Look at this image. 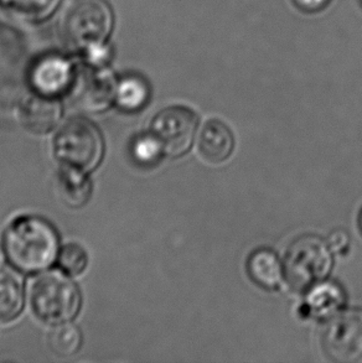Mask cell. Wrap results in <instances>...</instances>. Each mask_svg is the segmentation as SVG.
<instances>
[{
  "mask_svg": "<svg viewBox=\"0 0 362 363\" xmlns=\"http://www.w3.org/2000/svg\"><path fill=\"white\" fill-rule=\"evenodd\" d=\"M82 344V334L74 324L56 325L49 336V345L55 354L67 357L79 351Z\"/></svg>",
  "mask_w": 362,
  "mask_h": 363,
  "instance_id": "cell-18",
  "label": "cell"
},
{
  "mask_svg": "<svg viewBox=\"0 0 362 363\" xmlns=\"http://www.w3.org/2000/svg\"><path fill=\"white\" fill-rule=\"evenodd\" d=\"M323 347L334 362H362V309L343 310L328 320Z\"/></svg>",
  "mask_w": 362,
  "mask_h": 363,
  "instance_id": "cell-6",
  "label": "cell"
},
{
  "mask_svg": "<svg viewBox=\"0 0 362 363\" xmlns=\"http://www.w3.org/2000/svg\"><path fill=\"white\" fill-rule=\"evenodd\" d=\"M333 255L328 242L320 237L308 235L295 240L283 262L284 277L290 289L305 293L327 279L333 269Z\"/></svg>",
  "mask_w": 362,
  "mask_h": 363,
  "instance_id": "cell-3",
  "label": "cell"
},
{
  "mask_svg": "<svg viewBox=\"0 0 362 363\" xmlns=\"http://www.w3.org/2000/svg\"><path fill=\"white\" fill-rule=\"evenodd\" d=\"M74 66L61 55L43 56L30 71V84L36 94L56 97L67 92L74 84Z\"/></svg>",
  "mask_w": 362,
  "mask_h": 363,
  "instance_id": "cell-9",
  "label": "cell"
},
{
  "mask_svg": "<svg viewBox=\"0 0 362 363\" xmlns=\"http://www.w3.org/2000/svg\"><path fill=\"white\" fill-rule=\"evenodd\" d=\"M358 223H360V228H361V232H362V211H361V215H360V220H358Z\"/></svg>",
  "mask_w": 362,
  "mask_h": 363,
  "instance_id": "cell-24",
  "label": "cell"
},
{
  "mask_svg": "<svg viewBox=\"0 0 362 363\" xmlns=\"http://www.w3.org/2000/svg\"><path fill=\"white\" fill-rule=\"evenodd\" d=\"M132 154L139 164L144 167H153L160 160L164 150L162 144L152 133L136 138L133 142Z\"/></svg>",
  "mask_w": 362,
  "mask_h": 363,
  "instance_id": "cell-19",
  "label": "cell"
},
{
  "mask_svg": "<svg viewBox=\"0 0 362 363\" xmlns=\"http://www.w3.org/2000/svg\"><path fill=\"white\" fill-rule=\"evenodd\" d=\"M329 1L330 0H294V3L299 9L308 11V13H314V11L324 9L328 5Z\"/></svg>",
  "mask_w": 362,
  "mask_h": 363,
  "instance_id": "cell-22",
  "label": "cell"
},
{
  "mask_svg": "<svg viewBox=\"0 0 362 363\" xmlns=\"http://www.w3.org/2000/svg\"><path fill=\"white\" fill-rule=\"evenodd\" d=\"M114 16L106 0H75L64 18L65 39L74 49L89 55L91 65H99L112 34Z\"/></svg>",
  "mask_w": 362,
  "mask_h": 363,
  "instance_id": "cell-2",
  "label": "cell"
},
{
  "mask_svg": "<svg viewBox=\"0 0 362 363\" xmlns=\"http://www.w3.org/2000/svg\"><path fill=\"white\" fill-rule=\"evenodd\" d=\"M62 109L54 97L38 96L30 99L21 109L23 127L34 134H46L54 130L61 119Z\"/></svg>",
  "mask_w": 362,
  "mask_h": 363,
  "instance_id": "cell-11",
  "label": "cell"
},
{
  "mask_svg": "<svg viewBox=\"0 0 362 363\" xmlns=\"http://www.w3.org/2000/svg\"><path fill=\"white\" fill-rule=\"evenodd\" d=\"M60 186L65 202L71 207L84 206L92 192V185L86 172L67 165L60 172Z\"/></svg>",
  "mask_w": 362,
  "mask_h": 363,
  "instance_id": "cell-14",
  "label": "cell"
},
{
  "mask_svg": "<svg viewBox=\"0 0 362 363\" xmlns=\"http://www.w3.org/2000/svg\"><path fill=\"white\" fill-rule=\"evenodd\" d=\"M5 257H6L5 252H3V250H0V268L3 267V264H4Z\"/></svg>",
  "mask_w": 362,
  "mask_h": 363,
  "instance_id": "cell-23",
  "label": "cell"
},
{
  "mask_svg": "<svg viewBox=\"0 0 362 363\" xmlns=\"http://www.w3.org/2000/svg\"><path fill=\"white\" fill-rule=\"evenodd\" d=\"M300 314L303 318L330 320L343 311L346 304V295L343 288L330 280H323L307 291Z\"/></svg>",
  "mask_w": 362,
  "mask_h": 363,
  "instance_id": "cell-10",
  "label": "cell"
},
{
  "mask_svg": "<svg viewBox=\"0 0 362 363\" xmlns=\"http://www.w3.org/2000/svg\"><path fill=\"white\" fill-rule=\"evenodd\" d=\"M55 154L67 167L84 172L94 170L102 160L104 145L102 134L87 119L66 123L55 138Z\"/></svg>",
  "mask_w": 362,
  "mask_h": 363,
  "instance_id": "cell-5",
  "label": "cell"
},
{
  "mask_svg": "<svg viewBox=\"0 0 362 363\" xmlns=\"http://www.w3.org/2000/svg\"><path fill=\"white\" fill-rule=\"evenodd\" d=\"M328 245L334 255H343L350 248V238L345 231H341V230L334 231L329 236Z\"/></svg>",
  "mask_w": 362,
  "mask_h": 363,
  "instance_id": "cell-21",
  "label": "cell"
},
{
  "mask_svg": "<svg viewBox=\"0 0 362 363\" xmlns=\"http://www.w3.org/2000/svg\"><path fill=\"white\" fill-rule=\"evenodd\" d=\"M57 250V233L49 222L39 217H20L5 232L6 258L25 273L48 268L56 259Z\"/></svg>",
  "mask_w": 362,
  "mask_h": 363,
  "instance_id": "cell-1",
  "label": "cell"
},
{
  "mask_svg": "<svg viewBox=\"0 0 362 363\" xmlns=\"http://www.w3.org/2000/svg\"><path fill=\"white\" fill-rule=\"evenodd\" d=\"M199 118L191 109L170 107L158 113L152 133L162 144L168 157H179L190 150L195 140Z\"/></svg>",
  "mask_w": 362,
  "mask_h": 363,
  "instance_id": "cell-7",
  "label": "cell"
},
{
  "mask_svg": "<svg viewBox=\"0 0 362 363\" xmlns=\"http://www.w3.org/2000/svg\"><path fill=\"white\" fill-rule=\"evenodd\" d=\"M247 270L251 279L267 290L277 289L285 280L283 263L270 248L255 250L247 262Z\"/></svg>",
  "mask_w": 362,
  "mask_h": 363,
  "instance_id": "cell-13",
  "label": "cell"
},
{
  "mask_svg": "<svg viewBox=\"0 0 362 363\" xmlns=\"http://www.w3.org/2000/svg\"><path fill=\"white\" fill-rule=\"evenodd\" d=\"M24 306V293L19 279L0 268V321H11Z\"/></svg>",
  "mask_w": 362,
  "mask_h": 363,
  "instance_id": "cell-16",
  "label": "cell"
},
{
  "mask_svg": "<svg viewBox=\"0 0 362 363\" xmlns=\"http://www.w3.org/2000/svg\"><path fill=\"white\" fill-rule=\"evenodd\" d=\"M35 315L51 325L70 323L81 308V294L74 281L59 272H49L35 280L31 289Z\"/></svg>",
  "mask_w": 362,
  "mask_h": 363,
  "instance_id": "cell-4",
  "label": "cell"
},
{
  "mask_svg": "<svg viewBox=\"0 0 362 363\" xmlns=\"http://www.w3.org/2000/svg\"><path fill=\"white\" fill-rule=\"evenodd\" d=\"M149 96L150 89L142 77L127 76L117 84L114 102L119 108L127 112H136L147 104Z\"/></svg>",
  "mask_w": 362,
  "mask_h": 363,
  "instance_id": "cell-15",
  "label": "cell"
},
{
  "mask_svg": "<svg viewBox=\"0 0 362 363\" xmlns=\"http://www.w3.org/2000/svg\"><path fill=\"white\" fill-rule=\"evenodd\" d=\"M89 263V258L82 247L79 245H65L59 255V267L66 274L79 275L84 272Z\"/></svg>",
  "mask_w": 362,
  "mask_h": 363,
  "instance_id": "cell-20",
  "label": "cell"
},
{
  "mask_svg": "<svg viewBox=\"0 0 362 363\" xmlns=\"http://www.w3.org/2000/svg\"><path fill=\"white\" fill-rule=\"evenodd\" d=\"M61 0H0V5L23 19L43 20L57 9Z\"/></svg>",
  "mask_w": 362,
  "mask_h": 363,
  "instance_id": "cell-17",
  "label": "cell"
},
{
  "mask_svg": "<svg viewBox=\"0 0 362 363\" xmlns=\"http://www.w3.org/2000/svg\"><path fill=\"white\" fill-rule=\"evenodd\" d=\"M235 149V138L230 128L220 121L206 123L199 138L201 157L210 164L226 162Z\"/></svg>",
  "mask_w": 362,
  "mask_h": 363,
  "instance_id": "cell-12",
  "label": "cell"
},
{
  "mask_svg": "<svg viewBox=\"0 0 362 363\" xmlns=\"http://www.w3.org/2000/svg\"><path fill=\"white\" fill-rule=\"evenodd\" d=\"M117 84L106 69H87L75 76L70 89L76 108L97 113L109 107L114 101Z\"/></svg>",
  "mask_w": 362,
  "mask_h": 363,
  "instance_id": "cell-8",
  "label": "cell"
}]
</instances>
